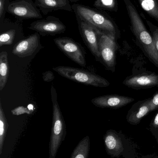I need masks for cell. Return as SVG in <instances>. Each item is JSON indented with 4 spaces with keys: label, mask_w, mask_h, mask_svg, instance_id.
Masks as SVG:
<instances>
[{
    "label": "cell",
    "mask_w": 158,
    "mask_h": 158,
    "mask_svg": "<svg viewBox=\"0 0 158 158\" xmlns=\"http://www.w3.org/2000/svg\"><path fill=\"white\" fill-rule=\"evenodd\" d=\"M72 8L76 16L82 20L117 40L120 38L121 31L117 25L107 14L79 4H73Z\"/></svg>",
    "instance_id": "obj_2"
},
{
    "label": "cell",
    "mask_w": 158,
    "mask_h": 158,
    "mask_svg": "<svg viewBox=\"0 0 158 158\" xmlns=\"http://www.w3.org/2000/svg\"><path fill=\"white\" fill-rule=\"evenodd\" d=\"M104 141L106 151L111 158H139L135 144L121 132L108 130Z\"/></svg>",
    "instance_id": "obj_4"
},
{
    "label": "cell",
    "mask_w": 158,
    "mask_h": 158,
    "mask_svg": "<svg viewBox=\"0 0 158 158\" xmlns=\"http://www.w3.org/2000/svg\"><path fill=\"white\" fill-rule=\"evenodd\" d=\"M53 69L65 78L85 85L97 87H106L110 85L107 80L88 70L63 66L55 67Z\"/></svg>",
    "instance_id": "obj_5"
},
{
    "label": "cell",
    "mask_w": 158,
    "mask_h": 158,
    "mask_svg": "<svg viewBox=\"0 0 158 158\" xmlns=\"http://www.w3.org/2000/svg\"><path fill=\"white\" fill-rule=\"evenodd\" d=\"M53 40L58 48L66 56L80 66H86V52L79 43L66 37L57 38Z\"/></svg>",
    "instance_id": "obj_7"
},
{
    "label": "cell",
    "mask_w": 158,
    "mask_h": 158,
    "mask_svg": "<svg viewBox=\"0 0 158 158\" xmlns=\"http://www.w3.org/2000/svg\"><path fill=\"white\" fill-rule=\"evenodd\" d=\"M125 86L139 90L158 86V74L155 72H142L127 77L122 82Z\"/></svg>",
    "instance_id": "obj_11"
},
{
    "label": "cell",
    "mask_w": 158,
    "mask_h": 158,
    "mask_svg": "<svg viewBox=\"0 0 158 158\" xmlns=\"http://www.w3.org/2000/svg\"><path fill=\"white\" fill-rule=\"evenodd\" d=\"M8 124L0 99V155L2 153L6 135L8 129Z\"/></svg>",
    "instance_id": "obj_20"
},
{
    "label": "cell",
    "mask_w": 158,
    "mask_h": 158,
    "mask_svg": "<svg viewBox=\"0 0 158 158\" xmlns=\"http://www.w3.org/2000/svg\"><path fill=\"white\" fill-rule=\"evenodd\" d=\"M158 158L157 156H155V157H154V158Z\"/></svg>",
    "instance_id": "obj_29"
},
{
    "label": "cell",
    "mask_w": 158,
    "mask_h": 158,
    "mask_svg": "<svg viewBox=\"0 0 158 158\" xmlns=\"http://www.w3.org/2000/svg\"><path fill=\"white\" fill-rule=\"evenodd\" d=\"M76 19L79 31L83 42L94 56L96 61L100 62L98 29L91 24L82 20L78 16H76Z\"/></svg>",
    "instance_id": "obj_9"
},
{
    "label": "cell",
    "mask_w": 158,
    "mask_h": 158,
    "mask_svg": "<svg viewBox=\"0 0 158 158\" xmlns=\"http://www.w3.org/2000/svg\"><path fill=\"white\" fill-rule=\"evenodd\" d=\"M42 78L45 81L50 82L54 79L55 77L53 72L49 70L43 73Z\"/></svg>",
    "instance_id": "obj_27"
},
{
    "label": "cell",
    "mask_w": 158,
    "mask_h": 158,
    "mask_svg": "<svg viewBox=\"0 0 158 158\" xmlns=\"http://www.w3.org/2000/svg\"><path fill=\"white\" fill-rule=\"evenodd\" d=\"M9 74L8 54L6 52L0 53V91H2L7 82Z\"/></svg>",
    "instance_id": "obj_17"
},
{
    "label": "cell",
    "mask_w": 158,
    "mask_h": 158,
    "mask_svg": "<svg viewBox=\"0 0 158 158\" xmlns=\"http://www.w3.org/2000/svg\"><path fill=\"white\" fill-rule=\"evenodd\" d=\"M10 2L9 0H0V24L5 19L6 13L7 12Z\"/></svg>",
    "instance_id": "obj_24"
},
{
    "label": "cell",
    "mask_w": 158,
    "mask_h": 158,
    "mask_svg": "<svg viewBox=\"0 0 158 158\" xmlns=\"http://www.w3.org/2000/svg\"><path fill=\"white\" fill-rule=\"evenodd\" d=\"M29 28L43 36H55L64 33L66 30L65 24L58 18L52 16L33 21L30 25Z\"/></svg>",
    "instance_id": "obj_10"
},
{
    "label": "cell",
    "mask_w": 158,
    "mask_h": 158,
    "mask_svg": "<svg viewBox=\"0 0 158 158\" xmlns=\"http://www.w3.org/2000/svg\"><path fill=\"white\" fill-rule=\"evenodd\" d=\"M133 98L117 94H108L97 97L91 100L92 104L101 108L118 109L134 101Z\"/></svg>",
    "instance_id": "obj_13"
},
{
    "label": "cell",
    "mask_w": 158,
    "mask_h": 158,
    "mask_svg": "<svg viewBox=\"0 0 158 158\" xmlns=\"http://www.w3.org/2000/svg\"><path fill=\"white\" fill-rule=\"evenodd\" d=\"M94 6L99 10H108L117 12L118 3L117 0H96Z\"/></svg>",
    "instance_id": "obj_21"
},
{
    "label": "cell",
    "mask_w": 158,
    "mask_h": 158,
    "mask_svg": "<svg viewBox=\"0 0 158 158\" xmlns=\"http://www.w3.org/2000/svg\"><path fill=\"white\" fill-rule=\"evenodd\" d=\"M41 46L40 35L35 32L18 42L13 48L12 52L20 58H25L32 55Z\"/></svg>",
    "instance_id": "obj_12"
},
{
    "label": "cell",
    "mask_w": 158,
    "mask_h": 158,
    "mask_svg": "<svg viewBox=\"0 0 158 158\" xmlns=\"http://www.w3.org/2000/svg\"><path fill=\"white\" fill-rule=\"evenodd\" d=\"M150 106L151 111L158 110V91L156 92L152 97L150 98Z\"/></svg>",
    "instance_id": "obj_26"
},
{
    "label": "cell",
    "mask_w": 158,
    "mask_h": 158,
    "mask_svg": "<svg viewBox=\"0 0 158 158\" xmlns=\"http://www.w3.org/2000/svg\"><path fill=\"white\" fill-rule=\"evenodd\" d=\"M98 34L100 62L107 70L114 72L117 64L116 52L118 47L117 40L98 30Z\"/></svg>",
    "instance_id": "obj_6"
},
{
    "label": "cell",
    "mask_w": 158,
    "mask_h": 158,
    "mask_svg": "<svg viewBox=\"0 0 158 158\" xmlns=\"http://www.w3.org/2000/svg\"><path fill=\"white\" fill-rule=\"evenodd\" d=\"M142 8L158 23V0H138Z\"/></svg>",
    "instance_id": "obj_19"
},
{
    "label": "cell",
    "mask_w": 158,
    "mask_h": 158,
    "mask_svg": "<svg viewBox=\"0 0 158 158\" xmlns=\"http://www.w3.org/2000/svg\"><path fill=\"white\" fill-rule=\"evenodd\" d=\"M90 137H83L77 145L71 154L70 158H88L90 150Z\"/></svg>",
    "instance_id": "obj_18"
},
{
    "label": "cell",
    "mask_w": 158,
    "mask_h": 158,
    "mask_svg": "<svg viewBox=\"0 0 158 158\" xmlns=\"http://www.w3.org/2000/svg\"><path fill=\"white\" fill-rule=\"evenodd\" d=\"M69 1L70 2H76L80 1V0H69Z\"/></svg>",
    "instance_id": "obj_28"
},
{
    "label": "cell",
    "mask_w": 158,
    "mask_h": 158,
    "mask_svg": "<svg viewBox=\"0 0 158 158\" xmlns=\"http://www.w3.org/2000/svg\"><path fill=\"white\" fill-rule=\"evenodd\" d=\"M53 106V122L49 145V158H56L58 149L66 135V128L64 117L58 101L56 89L51 86Z\"/></svg>",
    "instance_id": "obj_3"
},
{
    "label": "cell",
    "mask_w": 158,
    "mask_h": 158,
    "mask_svg": "<svg viewBox=\"0 0 158 158\" xmlns=\"http://www.w3.org/2000/svg\"><path fill=\"white\" fill-rule=\"evenodd\" d=\"M157 157L158 158V156H157Z\"/></svg>",
    "instance_id": "obj_30"
},
{
    "label": "cell",
    "mask_w": 158,
    "mask_h": 158,
    "mask_svg": "<svg viewBox=\"0 0 158 158\" xmlns=\"http://www.w3.org/2000/svg\"><path fill=\"white\" fill-rule=\"evenodd\" d=\"M147 23L149 27L150 33L153 37L156 49L158 52V27L154 25L149 20H147Z\"/></svg>",
    "instance_id": "obj_23"
},
{
    "label": "cell",
    "mask_w": 158,
    "mask_h": 158,
    "mask_svg": "<svg viewBox=\"0 0 158 158\" xmlns=\"http://www.w3.org/2000/svg\"><path fill=\"white\" fill-rule=\"evenodd\" d=\"M130 18L131 30L137 45L149 61L158 68V52L150 32L147 30L134 5L130 0H123Z\"/></svg>",
    "instance_id": "obj_1"
},
{
    "label": "cell",
    "mask_w": 158,
    "mask_h": 158,
    "mask_svg": "<svg viewBox=\"0 0 158 158\" xmlns=\"http://www.w3.org/2000/svg\"><path fill=\"white\" fill-rule=\"evenodd\" d=\"M33 112V110L29 109L28 108L23 106H19L11 110V113L12 115L15 116H19L22 114H27L28 115L32 114Z\"/></svg>",
    "instance_id": "obj_25"
},
{
    "label": "cell",
    "mask_w": 158,
    "mask_h": 158,
    "mask_svg": "<svg viewBox=\"0 0 158 158\" xmlns=\"http://www.w3.org/2000/svg\"><path fill=\"white\" fill-rule=\"evenodd\" d=\"M149 131L155 137L158 144V112L150 122Z\"/></svg>",
    "instance_id": "obj_22"
},
{
    "label": "cell",
    "mask_w": 158,
    "mask_h": 158,
    "mask_svg": "<svg viewBox=\"0 0 158 158\" xmlns=\"http://www.w3.org/2000/svg\"><path fill=\"white\" fill-rule=\"evenodd\" d=\"M151 111L150 98L139 100L133 104L126 116L128 123L132 125L139 124L142 120Z\"/></svg>",
    "instance_id": "obj_14"
},
{
    "label": "cell",
    "mask_w": 158,
    "mask_h": 158,
    "mask_svg": "<svg viewBox=\"0 0 158 158\" xmlns=\"http://www.w3.org/2000/svg\"><path fill=\"white\" fill-rule=\"evenodd\" d=\"M41 11L32 0H14L10 2L7 12L18 19L42 18Z\"/></svg>",
    "instance_id": "obj_8"
},
{
    "label": "cell",
    "mask_w": 158,
    "mask_h": 158,
    "mask_svg": "<svg viewBox=\"0 0 158 158\" xmlns=\"http://www.w3.org/2000/svg\"><path fill=\"white\" fill-rule=\"evenodd\" d=\"M9 23L10 28L4 31L0 35V47L13 44L17 32L16 27L21 24V20L17 19L15 22L9 19Z\"/></svg>",
    "instance_id": "obj_16"
},
{
    "label": "cell",
    "mask_w": 158,
    "mask_h": 158,
    "mask_svg": "<svg viewBox=\"0 0 158 158\" xmlns=\"http://www.w3.org/2000/svg\"><path fill=\"white\" fill-rule=\"evenodd\" d=\"M34 2L44 15L59 10L69 12L73 11L72 5L69 0H35Z\"/></svg>",
    "instance_id": "obj_15"
}]
</instances>
